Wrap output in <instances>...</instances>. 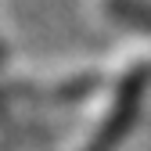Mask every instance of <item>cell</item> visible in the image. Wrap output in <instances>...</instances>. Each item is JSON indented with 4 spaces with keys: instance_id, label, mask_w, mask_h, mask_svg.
Listing matches in <instances>:
<instances>
[{
    "instance_id": "3957f363",
    "label": "cell",
    "mask_w": 151,
    "mask_h": 151,
    "mask_svg": "<svg viewBox=\"0 0 151 151\" xmlns=\"http://www.w3.org/2000/svg\"><path fill=\"white\" fill-rule=\"evenodd\" d=\"M0 58H4V47H0Z\"/></svg>"
},
{
    "instance_id": "7a4b0ae2",
    "label": "cell",
    "mask_w": 151,
    "mask_h": 151,
    "mask_svg": "<svg viewBox=\"0 0 151 151\" xmlns=\"http://www.w3.org/2000/svg\"><path fill=\"white\" fill-rule=\"evenodd\" d=\"M104 7L119 25L151 36V0H104Z\"/></svg>"
},
{
    "instance_id": "6da1fadb",
    "label": "cell",
    "mask_w": 151,
    "mask_h": 151,
    "mask_svg": "<svg viewBox=\"0 0 151 151\" xmlns=\"http://www.w3.org/2000/svg\"><path fill=\"white\" fill-rule=\"evenodd\" d=\"M147 83H151V72L147 68H133V72L122 76L115 97H111V104L104 108V115H101L97 126H93V133L86 137L83 151H119V144L129 137V129H133V122L140 115Z\"/></svg>"
}]
</instances>
